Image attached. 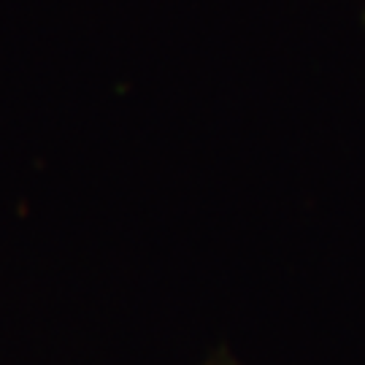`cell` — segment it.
<instances>
[{
  "mask_svg": "<svg viewBox=\"0 0 365 365\" xmlns=\"http://www.w3.org/2000/svg\"><path fill=\"white\" fill-rule=\"evenodd\" d=\"M206 365H241V363H238L230 352H217V354H211L209 360H206Z\"/></svg>",
  "mask_w": 365,
  "mask_h": 365,
  "instance_id": "cell-1",
  "label": "cell"
}]
</instances>
